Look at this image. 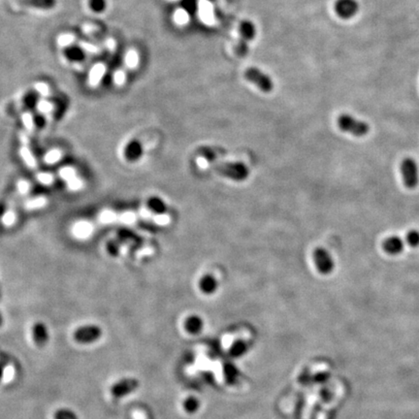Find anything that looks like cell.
Returning <instances> with one entry per match:
<instances>
[{
    "mask_svg": "<svg viewBox=\"0 0 419 419\" xmlns=\"http://www.w3.org/2000/svg\"><path fill=\"white\" fill-rule=\"evenodd\" d=\"M214 169L219 175L236 182L244 181L249 175L248 168L243 162L221 163L215 165Z\"/></svg>",
    "mask_w": 419,
    "mask_h": 419,
    "instance_id": "6da1fadb",
    "label": "cell"
},
{
    "mask_svg": "<svg viewBox=\"0 0 419 419\" xmlns=\"http://www.w3.org/2000/svg\"><path fill=\"white\" fill-rule=\"evenodd\" d=\"M338 126L344 132L356 137L367 135L370 130L368 123L359 121L348 114H343L339 117Z\"/></svg>",
    "mask_w": 419,
    "mask_h": 419,
    "instance_id": "7a4b0ae2",
    "label": "cell"
},
{
    "mask_svg": "<svg viewBox=\"0 0 419 419\" xmlns=\"http://www.w3.org/2000/svg\"><path fill=\"white\" fill-rule=\"evenodd\" d=\"M240 40L235 48V52L238 56L243 57L248 52V43L256 36L257 30L255 25L249 21H243L239 27Z\"/></svg>",
    "mask_w": 419,
    "mask_h": 419,
    "instance_id": "3957f363",
    "label": "cell"
},
{
    "mask_svg": "<svg viewBox=\"0 0 419 419\" xmlns=\"http://www.w3.org/2000/svg\"><path fill=\"white\" fill-rule=\"evenodd\" d=\"M102 336V329L96 324L82 325L73 334L74 340L81 345H90L98 341Z\"/></svg>",
    "mask_w": 419,
    "mask_h": 419,
    "instance_id": "277c9868",
    "label": "cell"
},
{
    "mask_svg": "<svg viewBox=\"0 0 419 419\" xmlns=\"http://www.w3.org/2000/svg\"><path fill=\"white\" fill-rule=\"evenodd\" d=\"M244 78L247 81L255 83L259 90L264 93H270L274 89V82L270 77L263 73L258 68H248L244 72Z\"/></svg>",
    "mask_w": 419,
    "mask_h": 419,
    "instance_id": "5b68a950",
    "label": "cell"
},
{
    "mask_svg": "<svg viewBox=\"0 0 419 419\" xmlns=\"http://www.w3.org/2000/svg\"><path fill=\"white\" fill-rule=\"evenodd\" d=\"M401 173L407 189H414L418 185V167L415 160L406 157L401 163Z\"/></svg>",
    "mask_w": 419,
    "mask_h": 419,
    "instance_id": "8992f818",
    "label": "cell"
},
{
    "mask_svg": "<svg viewBox=\"0 0 419 419\" xmlns=\"http://www.w3.org/2000/svg\"><path fill=\"white\" fill-rule=\"evenodd\" d=\"M313 260H314L317 270L319 271V273L322 275H328L332 273V271L335 268V263H334L333 258L323 247H317L314 250Z\"/></svg>",
    "mask_w": 419,
    "mask_h": 419,
    "instance_id": "52a82bcc",
    "label": "cell"
},
{
    "mask_svg": "<svg viewBox=\"0 0 419 419\" xmlns=\"http://www.w3.org/2000/svg\"><path fill=\"white\" fill-rule=\"evenodd\" d=\"M139 386V381L134 378H124L115 382L111 388V392L115 398H123L134 392Z\"/></svg>",
    "mask_w": 419,
    "mask_h": 419,
    "instance_id": "ba28073f",
    "label": "cell"
},
{
    "mask_svg": "<svg viewBox=\"0 0 419 419\" xmlns=\"http://www.w3.org/2000/svg\"><path fill=\"white\" fill-rule=\"evenodd\" d=\"M144 153V148L140 141L133 139L129 141L123 149V157L128 162L139 161Z\"/></svg>",
    "mask_w": 419,
    "mask_h": 419,
    "instance_id": "9c48e42d",
    "label": "cell"
},
{
    "mask_svg": "<svg viewBox=\"0 0 419 419\" xmlns=\"http://www.w3.org/2000/svg\"><path fill=\"white\" fill-rule=\"evenodd\" d=\"M359 5L356 0H338L335 3V11L342 19H351L358 12Z\"/></svg>",
    "mask_w": 419,
    "mask_h": 419,
    "instance_id": "30bf717a",
    "label": "cell"
},
{
    "mask_svg": "<svg viewBox=\"0 0 419 419\" xmlns=\"http://www.w3.org/2000/svg\"><path fill=\"white\" fill-rule=\"evenodd\" d=\"M32 336L36 345L40 347L45 346L50 339V331L48 326L41 321L36 322L32 327Z\"/></svg>",
    "mask_w": 419,
    "mask_h": 419,
    "instance_id": "8fae6325",
    "label": "cell"
},
{
    "mask_svg": "<svg viewBox=\"0 0 419 419\" xmlns=\"http://www.w3.org/2000/svg\"><path fill=\"white\" fill-rule=\"evenodd\" d=\"M383 248L384 250L392 256L399 255L404 249V242L403 240L398 236H392L387 238L383 243Z\"/></svg>",
    "mask_w": 419,
    "mask_h": 419,
    "instance_id": "7c38bea8",
    "label": "cell"
},
{
    "mask_svg": "<svg viewBox=\"0 0 419 419\" xmlns=\"http://www.w3.org/2000/svg\"><path fill=\"white\" fill-rule=\"evenodd\" d=\"M149 211L155 215H164L167 212V205L160 197L152 196L147 201Z\"/></svg>",
    "mask_w": 419,
    "mask_h": 419,
    "instance_id": "4fadbf2b",
    "label": "cell"
},
{
    "mask_svg": "<svg viewBox=\"0 0 419 419\" xmlns=\"http://www.w3.org/2000/svg\"><path fill=\"white\" fill-rule=\"evenodd\" d=\"M200 289L206 294H212L217 289V281L212 275H206L200 280Z\"/></svg>",
    "mask_w": 419,
    "mask_h": 419,
    "instance_id": "5bb4252c",
    "label": "cell"
},
{
    "mask_svg": "<svg viewBox=\"0 0 419 419\" xmlns=\"http://www.w3.org/2000/svg\"><path fill=\"white\" fill-rule=\"evenodd\" d=\"M21 1L26 5L40 8V9H51L56 3V0H21Z\"/></svg>",
    "mask_w": 419,
    "mask_h": 419,
    "instance_id": "9a60e30c",
    "label": "cell"
},
{
    "mask_svg": "<svg viewBox=\"0 0 419 419\" xmlns=\"http://www.w3.org/2000/svg\"><path fill=\"white\" fill-rule=\"evenodd\" d=\"M54 419H79V416L73 409L61 407L55 411Z\"/></svg>",
    "mask_w": 419,
    "mask_h": 419,
    "instance_id": "2e32d148",
    "label": "cell"
},
{
    "mask_svg": "<svg viewBox=\"0 0 419 419\" xmlns=\"http://www.w3.org/2000/svg\"><path fill=\"white\" fill-rule=\"evenodd\" d=\"M65 54H66L68 59H70L72 61H80L85 57V54H83V52L81 51V49L78 48V47H75V46L74 47H68Z\"/></svg>",
    "mask_w": 419,
    "mask_h": 419,
    "instance_id": "e0dca14e",
    "label": "cell"
},
{
    "mask_svg": "<svg viewBox=\"0 0 419 419\" xmlns=\"http://www.w3.org/2000/svg\"><path fill=\"white\" fill-rule=\"evenodd\" d=\"M406 243L412 247L419 245V232L416 230H411L406 235Z\"/></svg>",
    "mask_w": 419,
    "mask_h": 419,
    "instance_id": "ac0fdd59",
    "label": "cell"
},
{
    "mask_svg": "<svg viewBox=\"0 0 419 419\" xmlns=\"http://www.w3.org/2000/svg\"><path fill=\"white\" fill-rule=\"evenodd\" d=\"M187 328L191 331V332H194V331H196V330H198L201 326V320L198 318V317H196V316H191L190 317L188 320H187Z\"/></svg>",
    "mask_w": 419,
    "mask_h": 419,
    "instance_id": "d6986e66",
    "label": "cell"
},
{
    "mask_svg": "<svg viewBox=\"0 0 419 419\" xmlns=\"http://www.w3.org/2000/svg\"><path fill=\"white\" fill-rule=\"evenodd\" d=\"M90 5L95 12L100 13L105 9L106 2L105 0H90Z\"/></svg>",
    "mask_w": 419,
    "mask_h": 419,
    "instance_id": "ffe728a7",
    "label": "cell"
},
{
    "mask_svg": "<svg viewBox=\"0 0 419 419\" xmlns=\"http://www.w3.org/2000/svg\"><path fill=\"white\" fill-rule=\"evenodd\" d=\"M103 72H104V68H103V66H100V65L96 66L94 69V71L92 72V75H91V81H92V82L93 83H96L97 81H99L100 78L102 77Z\"/></svg>",
    "mask_w": 419,
    "mask_h": 419,
    "instance_id": "44dd1931",
    "label": "cell"
},
{
    "mask_svg": "<svg viewBox=\"0 0 419 419\" xmlns=\"http://www.w3.org/2000/svg\"><path fill=\"white\" fill-rule=\"evenodd\" d=\"M137 61H138V57H137V54L135 53L130 52L129 54L126 55V63H127L128 66L134 67L137 64Z\"/></svg>",
    "mask_w": 419,
    "mask_h": 419,
    "instance_id": "7402d4cb",
    "label": "cell"
},
{
    "mask_svg": "<svg viewBox=\"0 0 419 419\" xmlns=\"http://www.w3.org/2000/svg\"><path fill=\"white\" fill-rule=\"evenodd\" d=\"M25 103L28 107H33L37 103V95L29 94L25 97Z\"/></svg>",
    "mask_w": 419,
    "mask_h": 419,
    "instance_id": "603a6c76",
    "label": "cell"
},
{
    "mask_svg": "<svg viewBox=\"0 0 419 419\" xmlns=\"http://www.w3.org/2000/svg\"><path fill=\"white\" fill-rule=\"evenodd\" d=\"M33 123L38 127V128H42L44 125H45V123H46V121H45V119L42 117V116H36L34 119H33Z\"/></svg>",
    "mask_w": 419,
    "mask_h": 419,
    "instance_id": "cb8c5ba5",
    "label": "cell"
},
{
    "mask_svg": "<svg viewBox=\"0 0 419 419\" xmlns=\"http://www.w3.org/2000/svg\"><path fill=\"white\" fill-rule=\"evenodd\" d=\"M125 80V75H124V73L122 72V71H120V72H118L116 75H115V81H117L118 83H122L123 81Z\"/></svg>",
    "mask_w": 419,
    "mask_h": 419,
    "instance_id": "d4e9b609",
    "label": "cell"
},
{
    "mask_svg": "<svg viewBox=\"0 0 419 419\" xmlns=\"http://www.w3.org/2000/svg\"><path fill=\"white\" fill-rule=\"evenodd\" d=\"M59 42H60V44H62V45H64V46H66V45H68V44L71 42V37H70V36H62V37L59 39Z\"/></svg>",
    "mask_w": 419,
    "mask_h": 419,
    "instance_id": "484cf974",
    "label": "cell"
},
{
    "mask_svg": "<svg viewBox=\"0 0 419 419\" xmlns=\"http://www.w3.org/2000/svg\"><path fill=\"white\" fill-rule=\"evenodd\" d=\"M3 376H4V369H3L2 366L0 365V382L3 379Z\"/></svg>",
    "mask_w": 419,
    "mask_h": 419,
    "instance_id": "4316f807",
    "label": "cell"
},
{
    "mask_svg": "<svg viewBox=\"0 0 419 419\" xmlns=\"http://www.w3.org/2000/svg\"><path fill=\"white\" fill-rule=\"evenodd\" d=\"M2 321H3V317H2V314L0 312V325L2 324Z\"/></svg>",
    "mask_w": 419,
    "mask_h": 419,
    "instance_id": "83f0119b",
    "label": "cell"
}]
</instances>
